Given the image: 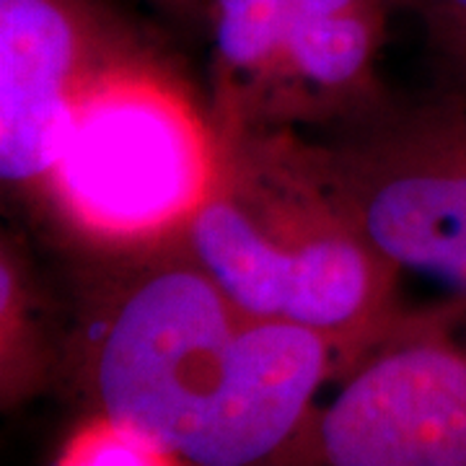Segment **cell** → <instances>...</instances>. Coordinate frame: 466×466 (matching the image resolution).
Returning a JSON list of instances; mask_svg holds the SVG:
<instances>
[{
	"mask_svg": "<svg viewBox=\"0 0 466 466\" xmlns=\"http://www.w3.org/2000/svg\"><path fill=\"white\" fill-rule=\"evenodd\" d=\"M184 241L244 317L314 327L360 360L401 314V272L337 195L317 143L293 127L223 143Z\"/></svg>",
	"mask_w": 466,
	"mask_h": 466,
	"instance_id": "obj_1",
	"label": "cell"
},
{
	"mask_svg": "<svg viewBox=\"0 0 466 466\" xmlns=\"http://www.w3.org/2000/svg\"><path fill=\"white\" fill-rule=\"evenodd\" d=\"M220 156L210 104L137 29L86 86L32 213L73 259L156 249L187 233Z\"/></svg>",
	"mask_w": 466,
	"mask_h": 466,
	"instance_id": "obj_2",
	"label": "cell"
},
{
	"mask_svg": "<svg viewBox=\"0 0 466 466\" xmlns=\"http://www.w3.org/2000/svg\"><path fill=\"white\" fill-rule=\"evenodd\" d=\"M63 379L84 410L179 449L216 389L244 314L177 238L156 249L73 259Z\"/></svg>",
	"mask_w": 466,
	"mask_h": 466,
	"instance_id": "obj_3",
	"label": "cell"
},
{
	"mask_svg": "<svg viewBox=\"0 0 466 466\" xmlns=\"http://www.w3.org/2000/svg\"><path fill=\"white\" fill-rule=\"evenodd\" d=\"M280 464L466 466V296L401 311Z\"/></svg>",
	"mask_w": 466,
	"mask_h": 466,
	"instance_id": "obj_4",
	"label": "cell"
},
{
	"mask_svg": "<svg viewBox=\"0 0 466 466\" xmlns=\"http://www.w3.org/2000/svg\"><path fill=\"white\" fill-rule=\"evenodd\" d=\"M317 153L391 265L466 296V88L417 106L391 104L317 143Z\"/></svg>",
	"mask_w": 466,
	"mask_h": 466,
	"instance_id": "obj_5",
	"label": "cell"
},
{
	"mask_svg": "<svg viewBox=\"0 0 466 466\" xmlns=\"http://www.w3.org/2000/svg\"><path fill=\"white\" fill-rule=\"evenodd\" d=\"M137 29L116 0H0V177L29 210L86 86Z\"/></svg>",
	"mask_w": 466,
	"mask_h": 466,
	"instance_id": "obj_6",
	"label": "cell"
},
{
	"mask_svg": "<svg viewBox=\"0 0 466 466\" xmlns=\"http://www.w3.org/2000/svg\"><path fill=\"white\" fill-rule=\"evenodd\" d=\"M358 363L360 355L332 334L244 317L216 389L184 438L182 464H280L317 412L321 386Z\"/></svg>",
	"mask_w": 466,
	"mask_h": 466,
	"instance_id": "obj_7",
	"label": "cell"
},
{
	"mask_svg": "<svg viewBox=\"0 0 466 466\" xmlns=\"http://www.w3.org/2000/svg\"><path fill=\"white\" fill-rule=\"evenodd\" d=\"M283 127L345 130L391 106L376 60L397 0H280Z\"/></svg>",
	"mask_w": 466,
	"mask_h": 466,
	"instance_id": "obj_8",
	"label": "cell"
},
{
	"mask_svg": "<svg viewBox=\"0 0 466 466\" xmlns=\"http://www.w3.org/2000/svg\"><path fill=\"white\" fill-rule=\"evenodd\" d=\"M210 115L223 143L283 127L285 50L280 0H208Z\"/></svg>",
	"mask_w": 466,
	"mask_h": 466,
	"instance_id": "obj_9",
	"label": "cell"
},
{
	"mask_svg": "<svg viewBox=\"0 0 466 466\" xmlns=\"http://www.w3.org/2000/svg\"><path fill=\"white\" fill-rule=\"evenodd\" d=\"M63 379V334L14 233L0 236V404L14 412Z\"/></svg>",
	"mask_w": 466,
	"mask_h": 466,
	"instance_id": "obj_10",
	"label": "cell"
},
{
	"mask_svg": "<svg viewBox=\"0 0 466 466\" xmlns=\"http://www.w3.org/2000/svg\"><path fill=\"white\" fill-rule=\"evenodd\" d=\"M55 466H174L182 464L153 435L143 433L125 420L84 410L57 449Z\"/></svg>",
	"mask_w": 466,
	"mask_h": 466,
	"instance_id": "obj_11",
	"label": "cell"
},
{
	"mask_svg": "<svg viewBox=\"0 0 466 466\" xmlns=\"http://www.w3.org/2000/svg\"><path fill=\"white\" fill-rule=\"evenodd\" d=\"M412 11L451 81L466 88V0H397Z\"/></svg>",
	"mask_w": 466,
	"mask_h": 466,
	"instance_id": "obj_12",
	"label": "cell"
},
{
	"mask_svg": "<svg viewBox=\"0 0 466 466\" xmlns=\"http://www.w3.org/2000/svg\"><path fill=\"white\" fill-rule=\"evenodd\" d=\"M150 3L179 24H205L208 0H150Z\"/></svg>",
	"mask_w": 466,
	"mask_h": 466,
	"instance_id": "obj_13",
	"label": "cell"
}]
</instances>
